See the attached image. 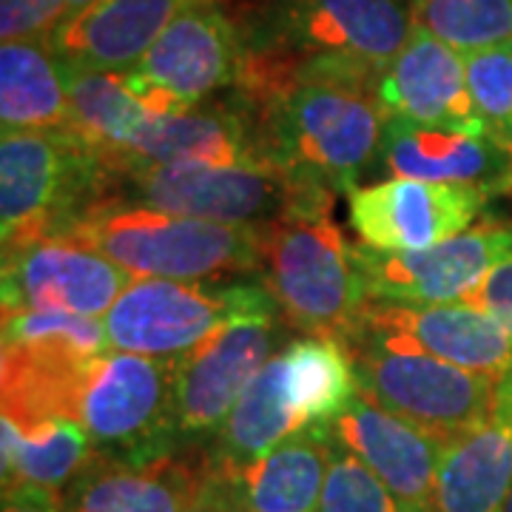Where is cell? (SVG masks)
Returning a JSON list of instances; mask_svg holds the SVG:
<instances>
[{
    "instance_id": "obj_31",
    "label": "cell",
    "mask_w": 512,
    "mask_h": 512,
    "mask_svg": "<svg viewBox=\"0 0 512 512\" xmlns=\"http://www.w3.org/2000/svg\"><path fill=\"white\" fill-rule=\"evenodd\" d=\"M464 72L481 123L512 143V43L464 55Z\"/></svg>"
},
{
    "instance_id": "obj_4",
    "label": "cell",
    "mask_w": 512,
    "mask_h": 512,
    "mask_svg": "<svg viewBox=\"0 0 512 512\" xmlns=\"http://www.w3.org/2000/svg\"><path fill=\"white\" fill-rule=\"evenodd\" d=\"M134 279H220L259 274L262 228L191 220L131 202H103L66 228Z\"/></svg>"
},
{
    "instance_id": "obj_35",
    "label": "cell",
    "mask_w": 512,
    "mask_h": 512,
    "mask_svg": "<svg viewBox=\"0 0 512 512\" xmlns=\"http://www.w3.org/2000/svg\"><path fill=\"white\" fill-rule=\"evenodd\" d=\"M3 512H66L63 495L37 484L3 487Z\"/></svg>"
},
{
    "instance_id": "obj_37",
    "label": "cell",
    "mask_w": 512,
    "mask_h": 512,
    "mask_svg": "<svg viewBox=\"0 0 512 512\" xmlns=\"http://www.w3.org/2000/svg\"><path fill=\"white\" fill-rule=\"evenodd\" d=\"M504 512H512V490H510V498H507V507H504Z\"/></svg>"
},
{
    "instance_id": "obj_6",
    "label": "cell",
    "mask_w": 512,
    "mask_h": 512,
    "mask_svg": "<svg viewBox=\"0 0 512 512\" xmlns=\"http://www.w3.org/2000/svg\"><path fill=\"white\" fill-rule=\"evenodd\" d=\"M106 163L69 128L3 131L0 234L3 248L66 228L103 202Z\"/></svg>"
},
{
    "instance_id": "obj_7",
    "label": "cell",
    "mask_w": 512,
    "mask_h": 512,
    "mask_svg": "<svg viewBox=\"0 0 512 512\" xmlns=\"http://www.w3.org/2000/svg\"><path fill=\"white\" fill-rule=\"evenodd\" d=\"M282 322L268 288L185 356L174 359V433L180 447L214 439L256 373L282 353Z\"/></svg>"
},
{
    "instance_id": "obj_18",
    "label": "cell",
    "mask_w": 512,
    "mask_h": 512,
    "mask_svg": "<svg viewBox=\"0 0 512 512\" xmlns=\"http://www.w3.org/2000/svg\"><path fill=\"white\" fill-rule=\"evenodd\" d=\"M379 100L387 117L419 126L487 131L470 97L464 55L413 23L404 49L384 69Z\"/></svg>"
},
{
    "instance_id": "obj_11",
    "label": "cell",
    "mask_w": 512,
    "mask_h": 512,
    "mask_svg": "<svg viewBox=\"0 0 512 512\" xmlns=\"http://www.w3.org/2000/svg\"><path fill=\"white\" fill-rule=\"evenodd\" d=\"M242 57V29L222 0H194L165 26L140 66L128 72V80L148 111L160 117L231 89Z\"/></svg>"
},
{
    "instance_id": "obj_24",
    "label": "cell",
    "mask_w": 512,
    "mask_h": 512,
    "mask_svg": "<svg viewBox=\"0 0 512 512\" xmlns=\"http://www.w3.org/2000/svg\"><path fill=\"white\" fill-rule=\"evenodd\" d=\"M302 424L293 413L285 384V350L276 353L268 365L231 407L220 430L211 439L208 461L220 473H237L242 467L268 456L279 441L299 433Z\"/></svg>"
},
{
    "instance_id": "obj_28",
    "label": "cell",
    "mask_w": 512,
    "mask_h": 512,
    "mask_svg": "<svg viewBox=\"0 0 512 512\" xmlns=\"http://www.w3.org/2000/svg\"><path fill=\"white\" fill-rule=\"evenodd\" d=\"M154 114L137 97L128 72L69 69V123L100 154H120Z\"/></svg>"
},
{
    "instance_id": "obj_27",
    "label": "cell",
    "mask_w": 512,
    "mask_h": 512,
    "mask_svg": "<svg viewBox=\"0 0 512 512\" xmlns=\"http://www.w3.org/2000/svg\"><path fill=\"white\" fill-rule=\"evenodd\" d=\"M285 384L302 430L328 424L359 396L348 348L322 336H302L285 348Z\"/></svg>"
},
{
    "instance_id": "obj_30",
    "label": "cell",
    "mask_w": 512,
    "mask_h": 512,
    "mask_svg": "<svg viewBox=\"0 0 512 512\" xmlns=\"http://www.w3.org/2000/svg\"><path fill=\"white\" fill-rule=\"evenodd\" d=\"M330 439V436H328ZM333 441V439H330ZM413 507L402 504L387 490L382 478L376 476L365 461L353 456L342 444L333 441L325 487L319 495L316 512H410Z\"/></svg>"
},
{
    "instance_id": "obj_5",
    "label": "cell",
    "mask_w": 512,
    "mask_h": 512,
    "mask_svg": "<svg viewBox=\"0 0 512 512\" xmlns=\"http://www.w3.org/2000/svg\"><path fill=\"white\" fill-rule=\"evenodd\" d=\"M259 282L291 328L348 345L370 302L342 228L330 211L262 225Z\"/></svg>"
},
{
    "instance_id": "obj_33",
    "label": "cell",
    "mask_w": 512,
    "mask_h": 512,
    "mask_svg": "<svg viewBox=\"0 0 512 512\" xmlns=\"http://www.w3.org/2000/svg\"><path fill=\"white\" fill-rule=\"evenodd\" d=\"M464 302H473L476 308L495 316L512 339V251L484 276L476 293Z\"/></svg>"
},
{
    "instance_id": "obj_36",
    "label": "cell",
    "mask_w": 512,
    "mask_h": 512,
    "mask_svg": "<svg viewBox=\"0 0 512 512\" xmlns=\"http://www.w3.org/2000/svg\"><path fill=\"white\" fill-rule=\"evenodd\" d=\"M69 3V12H72V18L77 15V12H83L86 6H92L94 0H66Z\"/></svg>"
},
{
    "instance_id": "obj_10",
    "label": "cell",
    "mask_w": 512,
    "mask_h": 512,
    "mask_svg": "<svg viewBox=\"0 0 512 512\" xmlns=\"http://www.w3.org/2000/svg\"><path fill=\"white\" fill-rule=\"evenodd\" d=\"M265 285L254 282H183L134 279L103 316L111 350L180 359L254 302Z\"/></svg>"
},
{
    "instance_id": "obj_20",
    "label": "cell",
    "mask_w": 512,
    "mask_h": 512,
    "mask_svg": "<svg viewBox=\"0 0 512 512\" xmlns=\"http://www.w3.org/2000/svg\"><path fill=\"white\" fill-rule=\"evenodd\" d=\"M103 157L160 165H271L262 154L254 117L237 94L151 117L126 151Z\"/></svg>"
},
{
    "instance_id": "obj_9",
    "label": "cell",
    "mask_w": 512,
    "mask_h": 512,
    "mask_svg": "<svg viewBox=\"0 0 512 512\" xmlns=\"http://www.w3.org/2000/svg\"><path fill=\"white\" fill-rule=\"evenodd\" d=\"M359 396L413 421L441 444L458 439L493 413L498 379L416 350L348 345Z\"/></svg>"
},
{
    "instance_id": "obj_34",
    "label": "cell",
    "mask_w": 512,
    "mask_h": 512,
    "mask_svg": "<svg viewBox=\"0 0 512 512\" xmlns=\"http://www.w3.org/2000/svg\"><path fill=\"white\" fill-rule=\"evenodd\" d=\"M185 512H245V507H242V498H239L231 476L208 467V476L200 484L197 495L191 498V504L185 507Z\"/></svg>"
},
{
    "instance_id": "obj_22",
    "label": "cell",
    "mask_w": 512,
    "mask_h": 512,
    "mask_svg": "<svg viewBox=\"0 0 512 512\" xmlns=\"http://www.w3.org/2000/svg\"><path fill=\"white\" fill-rule=\"evenodd\" d=\"M512 490V370L498 379L495 407L478 427L447 441L436 512H504Z\"/></svg>"
},
{
    "instance_id": "obj_32",
    "label": "cell",
    "mask_w": 512,
    "mask_h": 512,
    "mask_svg": "<svg viewBox=\"0 0 512 512\" xmlns=\"http://www.w3.org/2000/svg\"><path fill=\"white\" fill-rule=\"evenodd\" d=\"M72 18L66 0H0V37L12 40H52Z\"/></svg>"
},
{
    "instance_id": "obj_25",
    "label": "cell",
    "mask_w": 512,
    "mask_h": 512,
    "mask_svg": "<svg viewBox=\"0 0 512 512\" xmlns=\"http://www.w3.org/2000/svg\"><path fill=\"white\" fill-rule=\"evenodd\" d=\"M0 123L3 131L66 128L69 66L49 40L0 46Z\"/></svg>"
},
{
    "instance_id": "obj_12",
    "label": "cell",
    "mask_w": 512,
    "mask_h": 512,
    "mask_svg": "<svg viewBox=\"0 0 512 512\" xmlns=\"http://www.w3.org/2000/svg\"><path fill=\"white\" fill-rule=\"evenodd\" d=\"M512 251V228L476 225L421 251H376L353 245V259L365 282L367 299L402 305L464 302L484 276Z\"/></svg>"
},
{
    "instance_id": "obj_29",
    "label": "cell",
    "mask_w": 512,
    "mask_h": 512,
    "mask_svg": "<svg viewBox=\"0 0 512 512\" xmlns=\"http://www.w3.org/2000/svg\"><path fill=\"white\" fill-rule=\"evenodd\" d=\"M407 12L461 55L512 43V0H407Z\"/></svg>"
},
{
    "instance_id": "obj_14",
    "label": "cell",
    "mask_w": 512,
    "mask_h": 512,
    "mask_svg": "<svg viewBox=\"0 0 512 512\" xmlns=\"http://www.w3.org/2000/svg\"><path fill=\"white\" fill-rule=\"evenodd\" d=\"M134 276L69 237H40L3 248V313L66 311L100 319Z\"/></svg>"
},
{
    "instance_id": "obj_2",
    "label": "cell",
    "mask_w": 512,
    "mask_h": 512,
    "mask_svg": "<svg viewBox=\"0 0 512 512\" xmlns=\"http://www.w3.org/2000/svg\"><path fill=\"white\" fill-rule=\"evenodd\" d=\"M410 32L402 0H268L242 32L237 89L274 92L311 63L384 72Z\"/></svg>"
},
{
    "instance_id": "obj_21",
    "label": "cell",
    "mask_w": 512,
    "mask_h": 512,
    "mask_svg": "<svg viewBox=\"0 0 512 512\" xmlns=\"http://www.w3.org/2000/svg\"><path fill=\"white\" fill-rule=\"evenodd\" d=\"M194 0H94L69 18L52 49L74 72H131Z\"/></svg>"
},
{
    "instance_id": "obj_16",
    "label": "cell",
    "mask_w": 512,
    "mask_h": 512,
    "mask_svg": "<svg viewBox=\"0 0 512 512\" xmlns=\"http://www.w3.org/2000/svg\"><path fill=\"white\" fill-rule=\"evenodd\" d=\"M319 430L365 461L402 504L436 512V481L444 450L439 439L365 396H356Z\"/></svg>"
},
{
    "instance_id": "obj_19",
    "label": "cell",
    "mask_w": 512,
    "mask_h": 512,
    "mask_svg": "<svg viewBox=\"0 0 512 512\" xmlns=\"http://www.w3.org/2000/svg\"><path fill=\"white\" fill-rule=\"evenodd\" d=\"M208 453L200 458H117L94 450L89 464L63 490L66 512H185L208 476Z\"/></svg>"
},
{
    "instance_id": "obj_15",
    "label": "cell",
    "mask_w": 512,
    "mask_h": 512,
    "mask_svg": "<svg viewBox=\"0 0 512 512\" xmlns=\"http://www.w3.org/2000/svg\"><path fill=\"white\" fill-rule=\"evenodd\" d=\"M487 197L476 188L427 180H384L348 194L350 222L376 251H421L470 231Z\"/></svg>"
},
{
    "instance_id": "obj_3",
    "label": "cell",
    "mask_w": 512,
    "mask_h": 512,
    "mask_svg": "<svg viewBox=\"0 0 512 512\" xmlns=\"http://www.w3.org/2000/svg\"><path fill=\"white\" fill-rule=\"evenodd\" d=\"M103 163V202H131L225 225L262 228L282 217L333 211L336 194L279 165H160L120 157H103Z\"/></svg>"
},
{
    "instance_id": "obj_17",
    "label": "cell",
    "mask_w": 512,
    "mask_h": 512,
    "mask_svg": "<svg viewBox=\"0 0 512 512\" xmlns=\"http://www.w3.org/2000/svg\"><path fill=\"white\" fill-rule=\"evenodd\" d=\"M379 157L396 177L476 188L487 200L512 194V143L490 131L419 126L387 117Z\"/></svg>"
},
{
    "instance_id": "obj_8",
    "label": "cell",
    "mask_w": 512,
    "mask_h": 512,
    "mask_svg": "<svg viewBox=\"0 0 512 512\" xmlns=\"http://www.w3.org/2000/svg\"><path fill=\"white\" fill-rule=\"evenodd\" d=\"M74 421L109 456L143 461L174 453V359L106 350L86 373Z\"/></svg>"
},
{
    "instance_id": "obj_26",
    "label": "cell",
    "mask_w": 512,
    "mask_h": 512,
    "mask_svg": "<svg viewBox=\"0 0 512 512\" xmlns=\"http://www.w3.org/2000/svg\"><path fill=\"white\" fill-rule=\"evenodd\" d=\"M0 453L3 487L37 484L60 493L89 464L94 441L80 421L66 416L40 421L29 430H20L12 419H0Z\"/></svg>"
},
{
    "instance_id": "obj_1",
    "label": "cell",
    "mask_w": 512,
    "mask_h": 512,
    "mask_svg": "<svg viewBox=\"0 0 512 512\" xmlns=\"http://www.w3.org/2000/svg\"><path fill=\"white\" fill-rule=\"evenodd\" d=\"M242 103L254 117L268 163L339 194L359 188L356 183L382 148L387 114L379 86L293 74L271 94Z\"/></svg>"
},
{
    "instance_id": "obj_13",
    "label": "cell",
    "mask_w": 512,
    "mask_h": 512,
    "mask_svg": "<svg viewBox=\"0 0 512 512\" xmlns=\"http://www.w3.org/2000/svg\"><path fill=\"white\" fill-rule=\"evenodd\" d=\"M356 342L427 353L487 379H504L512 370L510 333L473 302L402 305L370 299L348 345Z\"/></svg>"
},
{
    "instance_id": "obj_23",
    "label": "cell",
    "mask_w": 512,
    "mask_h": 512,
    "mask_svg": "<svg viewBox=\"0 0 512 512\" xmlns=\"http://www.w3.org/2000/svg\"><path fill=\"white\" fill-rule=\"evenodd\" d=\"M330 458L333 441L319 427H305L279 441L268 456L231 473V481L245 512H313Z\"/></svg>"
}]
</instances>
